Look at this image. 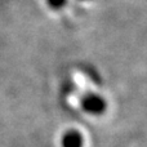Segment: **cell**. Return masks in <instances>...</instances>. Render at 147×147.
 I'll return each instance as SVG.
<instances>
[{"label":"cell","mask_w":147,"mask_h":147,"mask_svg":"<svg viewBox=\"0 0 147 147\" xmlns=\"http://www.w3.org/2000/svg\"><path fill=\"white\" fill-rule=\"evenodd\" d=\"M84 138L78 130H69L62 137V146L63 147H83Z\"/></svg>","instance_id":"cell-2"},{"label":"cell","mask_w":147,"mask_h":147,"mask_svg":"<svg viewBox=\"0 0 147 147\" xmlns=\"http://www.w3.org/2000/svg\"><path fill=\"white\" fill-rule=\"evenodd\" d=\"M81 106L90 115H101L106 110V101L96 93H88L81 99Z\"/></svg>","instance_id":"cell-1"},{"label":"cell","mask_w":147,"mask_h":147,"mask_svg":"<svg viewBox=\"0 0 147 147\" xmlns=\"http://www.w3.org/2000/svg\"><path fill=\"white\" fill-rule=\"evenodd\" d=\"M48 4L54 9H59L66 4V0H48Z\"/></svg>","instance_id":"cell-3"}]
</instances>
